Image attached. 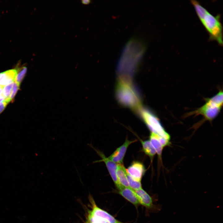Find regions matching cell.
Masks as SVG:
<instances>
[{"mask_svg":"<svg viewBox=\"0 0 223 223\" xmlns=\"http://www.w3.org/2000/svg\"><path fill=\"white\" fill-rule=\"evenodd\" d=\"M115 95L118 102L124 107L137 112L142 107L140 92L131 77L119 76Z\"/></svg>","mask_w":223,"mask_h":223,"instance_id":"6da1fadb","label":"cell"},{"mask_svg":"<svg viewBox=\"0 0 223 223\" xmlns=\"http://www.w3.org/2000/svg\"><path fill=\"white\" fill-rule=\"evenodd\" d=\"M198 17L208 33L210 40L215 41L221 46L223 45V28L220 16H214L203 7L199 2L191 0Z\"/></svg>","mask_w":223,"mask_h":223,"instance_id":"7a4b0ae2","label":"cell"},{"mask_svg":"<svg viewBox=\"0 0 223 223\" xmlns=\"http://www.w3.org/2000/svg\"><path fill=\"white\" fill-rule=\"evenodd\" d=\"M223 105V92L220 90L212 97L206 98L203 106L187 114V116L192 115L203 116L205 120L212 121L216 117Z\"/></svg>","mask_w":223,"mask_h":223,"instance_id":"3957f363","label":"cell"},{"mask_svg":"<svg viewBox=\"0 0 223 223\" xmlns=\"http://www.w3.org/2000/svg\"><path fill=\"white\" fill-rule=\"evenodd\" d=\"M127 48L129 52L125 48V52L119 61L117 71L119 76L131 77L137 69L142 52L136 53L133 55L134 53L132 52L131 54V52L130 55L129 50L128 47Z\"/></svg>","mask_w":223,"mask_h":223,"instance_id":"277c9868","label":"cell"},{"mask_svg":"<svg viewBox=\"0 0 223 223\" xmlns=\"http://www.w3.org/2000/svg\"><path fill=\"white\" fill-rule=\"evenodd\" d=\"M138 112L151 132L170 140V135L166 131L158 117L150 110L142 107Z\"/></svg>","mask_w":223,"mask_h":223,"instance_id":"5b68a950","label":"cell"},{"mask_svg":"<svg viewBox=\"0 0 223 223\" xmlns=\"http://www.w3.org/2000/svg\"><path fill=\"white\" fill-rule=\"evenodd\" d=\"M88 145L90 147L93 148L102 158L101 160L94 161V163L104 162L117 189L119 190L124 187V186L120 182L117 176V164L110 160L108 157H106L102 152L94 148L91 144H89Z\"/></svg>","mask_w":223,"mask_h":223,"instance_id":"8992f818","label":"cell"},{"mask_svg":"<svg viewBox=\"0 0 223 223\" xmlns=\"http://www.w3.org/2000/svg\"><path fill=\"white\" fill-rule=\"evenodd\" d=\"M90 199L92 208L91 210L88 211V213L101 217L109 223H124L117 220L108 212L98 207L91 197Z\"/></svg>","mask_w":223,"mask_h":223,"instance_id":"52a82bcc","label":"cell"},{"mask_svg":"<svg viewBox=\"0 0 223 223\" xmlns=\"http://www.w3.org/2000/svg\"><path fill=\"white\" fill-rule=\"evenodd\" d=\"M136 140L130 141L126 139L124 143L117 148L115 151L108 158L117 164H122L123 159L128 147Z\"/></svg>","mask_w":223,"mask_h":223,"instance_id":"ba28073f","label":"cell"},{"mask_svg":"<svg viewBox=\"0 0 223 223\" xmlns=\"http://www.w3.org/2000/svg\"><path fill=\"white\" fill-rule=\"evenodd\" d=\"M126 170L133 178L139 181H141L145 171L143 164L138 161L133 162Z\"/></svg>","mask_w":223,"mask_h":223,"instance_id":"9c48e42d","label":"cell"},{"mask_svg":"<svg viewBox=\"0 0 223 223\" xmlns=\"http://www.w3.org/2000/svg\"><path fill=\"white\" fill-rule=\"evenodd\" d=\"M119 193L134 206L140 204L135 190L130 187H123L119 190Z\"/></svg>","mask_w":223,"mask_h":223,"instance_id":"30bf717a","label":"cell"},{"mask_svg":"<svg viewBox=\"0 0 223 223\" xmlns=\"http://www.w3.org/2000/svg\"><path fill=\"white\" fill-rule=\"evenodd\" d=\"M140 204L147 208L151 209L154 207L151 197L144 190L141 188L135 190Z\"/></svg>","mask_w":223,"mask_h":223,"instance_id":"8fae6325","label":"cell"},{"mask_svg":"<svg viewBox=\"0 0 223 223\" xmlns=\"http://www.w3.org/2000/svg\"><path fill=\"white\" fill-rule=\"evenodd\" d=\"M17 74L16 69H12L1 72L0 85L2 87L15 81Z\"/></svg>","mask_w":223,"mask_h":223,"instance_id":"7c38bea8","label":"cell"},{"mask_svg":"<svg viewBox=\"0 0 223 223\" xmlns=\"http://www.w3.org/2000/svg\"><path fill=\"white\" fill-rule=\"evenodd\" d=\"M116 174L119 181L123 186L130 187L126 176V168L123 164H117Z\"/></svg>","mask_w":223,"mask_h":223,"instance_id":"4fadbf2b","label":"cell"},{"mask_svg":"<svg viewBox=\"0 0 223 223\" xmlns=\"http://www.w3.org/2000/svg\"><path fill=\"white\" fill-rule=\"evenodd\" d=\"M159 135L151 132L149 141L159 157L161 156L162 150L164 148L159 139Z\"/></svg>","mask_w":223,"mask_h":223,"instance_id":"5bb4252c","label":"cell"},{"mask_svg":"<svg viewBox=\"0 0 223 223\" xmlns=\"http://www.w3.org/2000/svg\"><path fill=\"white\" fill-rule=\"evenodd\" d=\"M144 153L152 159L156 153V151L151 144L149 140H140Z\"/></svg>","mask_w":223,"mask_h":223,"instance_id":"9a60e30c","label":"cell"},{"mask_svg":"<svg viewBox=\"0 0 223 223\" xmlns=\"http://www.w3.org/2000/svg\"><path fill=\"white\" fill-rule=\"evenodd\" d=\"M126 174L129 185L130 188L134 190H138L142 188L141 181H138L134 179L129 174L126 172Z\"/></svg>","mask_w":223,"mask_h":223,"instance_id":"2e32d148","label":"cell"},{"mask_svg":"<svg viewBox=\"0 0 223 223\" xmlns=\"http://www.w3.org/2000/svg\"><path fill=\"white\" fill-rule=\"evenodd\" d=\"M16 70L17 71V74L15 81L19 85H20V83L26 74L27 68L25 67H23Z\"/></svg>","mask_w":223,"mask_h":223,"instance_id":"e0dca14e","label":"cell"},{"mask_svg":"<svg viewBox=\"0 0 223 223\" xmlns=\"http://www.w3.org/2000/svg\"><path fill=\"white\" fill-rule=\"evenodd\" d=\"M14 82L4 86L3 88L2 95L6 99H8L11 94Z\"/></svg>","mask_w":223,"mask_h":223,"instance_id":"ac0fdd59","label":"cell"},{"mask_svg":"<svg viewBox=\"0 0 223 223\" xmlns=\"http://www.w3.org/2000/svg\"><path fill=\"white\" fill-rule=\"evenodd\" d=\"M20 85L17 84L15 81L14 82L13 87L11 94L8 98L10 102L12 101L17 93L18 90L20 89Z\"/></svg>","mask_w":223,"mask_h":223,"instance_id":"d6986e66","label":"cell"},{"mask_svg":"<svg viewBox=\"0 0 223 223\" xmlns=\"http://www.w3.org/2000/svg\"><path fill=\"white\" fill-rule=\"evenodd\" d=\"M9 103L7 100L0 103V114L3 111Z\"/></svg>","mask_w":223,"mask_h":223,"instance_id":"ffe728a7","label":"cell"},{"mask_svg":"<svg viewBox=\"0 0 223 223\" xmlns=\"http://www.w3.org/2000/svg\"><path fill=\"white\" fill-rule=\"evenodd\" d=\"M81 2L82 4L86 5L91 2V1L90 0H81Z\"/></svg>","mask_w":223,"mask_h":223,"instance_id":"44dd1931","label":"cell"},{"mask_svg":"<svg viewBox=\"0 0 223 223\" xmlns=\"http://www.w3.org/2000/svg\"><path fill=\"white\" fill-rule=\"evenodd\" d=\"M3 87H2V86H1L0 87V98L3 97V96L2 95V89H3Z\"/></svg>","mask_w":223,"mask_h":223,"instance_id":"7402d4cb","label":"cell"},{"mask_svg":"<svg viewBox=\"0 0 223 223\" xmlns=\"http://www.w3.org/2000/svg\"><path fill=\"white\" fill-rule=\"evenodd\" d=\"M6 100V99L3 97H1L0 98V103H1L5 101Z\"/></svg>","mask_w":223,"mask_h":223,"instance_id":"603a6c76","label":"cell"},{"mask_svg":"<svg viewBox=\"0 0 223 223\" xmlns=\"http://www.w3.org/2000/svg\"><path fill=\"white\" fill-rule=\"evenodd\" d=\"M85 223H93L86 220Z\"/></svg>","mask_w":223,"mask_h":223,"instance_id":"cb8c5ba5","label":"cell"},{"mask_svg":"<svg viewBox=\"0 0 223 223\" xmlns=\"http://www.w3.org/2000/svg\"><path fill=\"white\" fill-rule=\"evenodd\" d=\"M1 75V72L0 73V77Z\"/></svg>","mask_w":223,"mask_h":223,"instance_id":"d4e9b609","label":"cell"},{"mask_svg":"<svg viewBox=\"0 0 223 223\" xmlns=\"http://www.w3.org/2000/svg\"><path fill=\"white\" fill-rule=\"evenodd\" d=\"M1 87V86L0 85V87Z\"/></svg>","mask_w":223,"mask_h":223,"instance_id":"484cf974","label":"cell"}]
</instances>
